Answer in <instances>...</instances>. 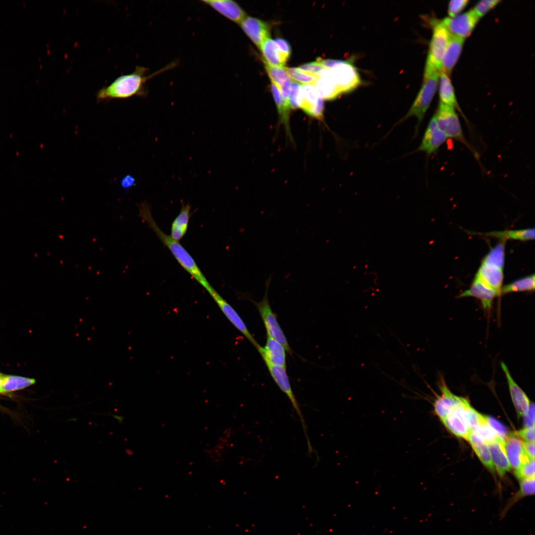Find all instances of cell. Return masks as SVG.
Returning a JSON list of instances; mask_svg holds the SVG:
<instances>
[{"mask_svg":"<svg viewBox=\"0 0 535 535\" xmlns=\"http://www.w3.org/2000/svg\"><path fill=\"white\" fill-rule=\"evenodd\" d=\"M492 462L500 477H503L511 467L503 445V440L500 437L487 443Z\"/></svg>","mask_w":535,"mask_h":535,"instance_id":"cb8c5ba5","label":"cell"},{"mask_svg":"<svg viewBox=\"0 0 535 535\" xmlns=\"http://www.w3.org/2000/svg\"><path fill=\"white\" fill-rule=\"evenodd\" d=\"M447 140V138L438 128L432 117L428 125L418 150L428 156L431 155L435 153Z\"/></svg>","mask_w":535,"mask_h":535,"instance_id":"5bb4252c","label":"cell"},{"mask_svg":"<svg viewBox=\"0 0 535 535\" xmlns=\"http://www.w3.org/2000/svg\"><path fill=\"white\" fill-rule=\"evenodd\" d=\"M479 19L471 9L453 17H445L441 22L450 34L465 39L471 34Z\"/></svg>","mask_w":535,"mask_h":535,"instance_id":"30bf717a","label":"cell"},{"mask_svg":"<svg viewBox=\"0 0 535 535\" xmlns=\"http://www.w3.org/2000/svg\"><path fill=\"white\" fill-rule=\"evenodd\" d=\"M500 2L499 0H483L479 1L472 10L479 18L494 8Z\"/></svg>","mask_w":535,"mask_h":535,"instance_id":"f35d334b","label":"cell"},{"mask_svg":"<svg viewBox=\"0 0 535 535\" xmlns=\"http://www.w3.org/2000/svg\"><path fill=\"white\" fill-rule=\"evenodd\" d=\"M264 57L265 62L272 66H284L287 60L282 55L274 40L268 38L262 44L260 48Z\"/></svg>","mask_w":535,"mask_h":535,"instance_id":"83f0119b","label":"cell"},{"mask_svg":"<svg viewBox=\"0 0 535 535\" xmlns=\"http://www.w3.org/2000/svg\"><path fill=\"white\" fill-rule=\"evenodd\" d=\"M471 431L486 443L499 437L487 423L484 416H483L481 422Z\"/></svg>","mask_w":535,"mask_h":535,"instance_id":"d590c367","label":"cell"},{"mask_svg":"<svg viewBox=\"0 0 535 535\" xmlns=\"http://www.w3.org/2000/svg\"><path fill=\"white\" fill-rule=\"evenodd\" d=\"M468 0H451L448 5L449 17H453L459 14L468 4Z\"/></svg>","mask_w":535,"mask_h":535,"instance_id":"b9f144b4","label":"cell"},{"mask_svg":"<svg viewBox=\"0 0 535 535\" xmlns=\"http://www.w3.org/2000/svg\"><path fill=\"white\" fill-rule=\"evenodd\" d=\"M274 41L277 44L282 55L288 60L291 53V49L289 43L286 40L282 38H276Z\"/></svg>","mask_w":535,"mask_h":535,"instance_id":"f6af8a7d","label":"cell"},{"mask_svg":"<svg viewBox=\"0 0 535 535\" xmlns=\"http://www.w3.org/2000/svg\"><path fill=\"white\" fill-rule=\"evenodd\" d=\"M525 452L531 459H535V442H523Z\"/></svg>","mask_w":535,"mask_h":535,"instance_id":"c3c4849f","label":"cell"},{"mask_svg":"<svg viewBox=\"0 0 535 535\" xmlns=\"http://www.w3.org/2000/svg\"><path fill=\"white\" fill-rule=\"evenodd\" d=\"M301 85L295 81L291 82V90L289 97V105L290 108L299 107V99Z\"/></svg>","mask_w":535,"mask_h":535,"instance_id":"ab89813d","label":"cell"},{"mask_svg":"<svg viewBox=\"0 0 535 535\" xmlns=\"http://www.w3.org/2000/svg\"><path fill=\"white\" fill-rule=\"evenodd\" d=\"M515 475L520 480L535 477V459H530L515 470Z\"/></svg>","mask_w":535,"mask_h":535,"instance_id":"74e56055","label":"cell"},{"mask_svg":"<svg viewBox=\"0 0 535 535\" xmlns=\"http://www.w3.org/2000/svg\"><path fill=\"white\" fill-rule=\"evenodd\" d=\"M501 366L507 379L511 399L518 416L519 417L524 416L529 407L531 403L530 400L524 391L515 381L504 363L501 362Z\"/></svg>","mask_w":535,"mask_h":535,"instance_id":"ac0fdd59","label":"cell"},{"mask_svg":"<svg viewBox=\"0 0 535 535\" xmlns=\"http://www.w3.org/2000/svg\"><path fill=\"white\" fill-rule=\"evenodd\" d=\"M464 40L450 34L449 42L442 59L440 72H443L448 76L450 75L460 55Z\"/></svg>","mask_w":535,"mask_h":535,"instance_id":"ffe728a7","label":"cell"},{"mask_svg":"<svg viewBox=\"0 0 535 535\" xmlns=\"http://www.w3.org/2000/svg\"><path fill=\"white\" fill-rule=\"evenodd\" d=\"M286 70L290 79L299 83L313 85L319 77L302 70L298 67H286Z\"/></svg>","mask_w":535,"mask_h":535,"instance_id":"8d00e7d4","label":"cell"},{"mask_svg":"<svg viewBox=\"0 0 535 535\" xmlns=\"http://www.w3.org/2000/svg\"><path fill=\"white\" fill-rule=\"evenodd\" d=\"M441 395L438 396L433 403L434 410L441 420L444 419L460 401L461 397L453 394L442 379L439 384Z\"/></svg>","mask_w":535,"mask_h":535,"instance_id":"d6986e66","label":"cell"},{"mask_svg":"<svg viewBox=\"0 0 535 535\" xmlns=\"http://www.w3.org/2000/svg\"><path fill=\"white\" fill-rule=\"evenodd\" d=\"M514 433L525 441L535 442V427L525 428Z\"/></svg>","mask_w":535,"mask_h":535,"instance_id":"ee69618b","label":"cell"},{"mask_svg":"<svg viewBox=\"0 0 535 535\" xmlns=\"http://www.w3.org/2000/svg\"><path fill=\"white\" fill-rule=\"evenodd\" d=\"M433 117L438 128L447 139L460 142L472 152L477 159H479L477 151L465 137L458 114L454 108L439 103Z\"/></svg>","mask_w":535,"mask_h":535,"instance_id":"277c9868","label":"cell"},{"mask_svg":"<svg viewBox=\"0 0 535 535\" xmlns=\"http://www.w3.org/2000/svg\"><path fill=\"white\" fill-rule=\"evenodd\" d=\"M319 77L313 85L322 100H333L342 94L332 79L330 69L325 68Z\"/></svg>","mask_w":535,"mask_h":535,"instance_id":"603a6c76","label":"cell"},{"mask_svg":"<svg viewBox=\"0 0 535 535\" xmlns=\"http://www.w3.org/2000/svg\"><path fill=\"white\" fill-rule=\"evenodd\" d=\"M525 428L535 427V405L530 403L526 413L524 415Z\"/></svg>","mask_w":535,"mask_h":535,"instance_id":"bcb514c9","label":"cell"},{"mask_svg":"<svg viewBox=\"0 0 535 535\" xmlns=\"http://www.w3.org/2000/svg\"><path fill=\"white\" fill-rule=\"evenodd\" d=\"M535 289L534 274L521 278L502 287L501 293L534 290Z\"/></svg>","mask_w":535,"mask_h":535,"instance_id":"1f68e13d","label":"cell"},{"mask_svg":"<svg viewBox=\"0 0 535 535\" xmlns=\"http://www.w3.org/2000/svg\"><path fill=\"white\" fill-rule=\"evenodd\" d=\"M209 294L230 322L258 349L260 345L250 333L246 325L235 310L214 289Z\"/></svg>","mask_w":535,"mask_h":535,"instance_id":"8fae6325","label":"cell"},{"mask_svg":"<svg viewBox=\"0 0 535 535\" xmlns=\"http://www.w3.org/2000/svg\"><path fill=\"white\" fill-rule=\"evenodd\" d=\"M120 183L124 190L127 191L136 185V181L132 175L127 174L122 178Z\"/></svg>","mask_w":535,"mask_h":535,"instance_id":"7dc6e473","label":"cell"},{"mask_svg":"<svg viewBox=\"0 0 535 535\" xmlns=\"http://www.w3.org/2000/svg\"><path fill=\"white\" fill-rule=\"evenodd\" d=\"M329 66L332 79L342 94L352 91L360 85V75L349 61L331 59Z\"/></svg>","mask_w":535,"mask_h":535,"instance_id":"8992f818","label":"cell"},{"mask_svg":"<svg viewBox=\"0 0 535 535\" xmlns=\"http://www.w3.org/2000/svg\"><path fill=\"white\" fill-rule=\"evenodd\" d=\"M35 379L19 376L4 375L1 389V393L9 392L21 389L34 384Z\"/></svg>","mask_w":535,"mask_h":535,"instance_id":"f546056e","label":"cell"},{"mask_svg":"<svg viewBox=\"0 0 535 535\" xmlns=\"http://www.w3.org/2000/svg\"><path fill=\"white\" fill-rule=\"evenodd\" d=\"M466 439L469 442L482 463L488 469L494 471L495 468L491 460L487 444L472 431Z\"/></svg>","mask_w":535,"mask_h":535,"instance_id":"f1b7e54d","label":"cell"},{"mask_svg":"<svg viewBox=\"0 0 535 535\" xmlns=\"http://www.w3.org/2000/svg\"><path fill=\"white\" fill-rule=\"evenodd\" d=\"M298 68L307 73L319 76L326 67L317 60L316 61L302 64Z\"/></svg>","mask_w":535,"mask_h":535,"instance_id":"7bdbcfd3","label":"cell"},{"mask_svg":"<svg viewBox=\"0 0 535 535\" xmlns=\"http://www.w3.org/2000/svg\"><path fill=\"white\" fill-rule=\"evenodd\" d=\"M484 417L489 426L496 432L497 435L504 440L509 433L507 428L495 419L485 416H484Z\"/></svg>","mask_w":535,"mask_h":535,"instance_id":"60d3db41","label":"cell"},{"mask_svg":"<svg viewBox=\"0 0 535 535\" xmlns=\"http://www.w3.org/2000/svg\"><path fill=\"white\" fill-rule=\"evenodd\" d=\"M177 62L173 61L162 68L149 74V69L143 66H136L130 74L120 75L110 84L103 87L96 93L98 101L113 99H125L138 96L144 97L147 95V82L151 78L175 67Z\"/></svg>","mask_w":535,"mask_h":535,"instance_id":"6da1fadb","label":"cell"},{"mask_svg":"<svg viewBox=\"0 0 535 535\" xmlns=\"http://www.w3.org/2000/svg\"><path fill=\"white\" fill-rule=\"evenodd\" d=\"M266 366L272 378L280 389L286 395L290 401L294 411L298 415L306 437L308 452L310 454L313 453L314 451L307 433V427L304 417L292 391L286 368L273 366L268 364H266Z\"/></svg>","mask_w":535,"mask_h":535,"instance_id":"ba28073f","label":"cell"},{"mask_svg":"<svg viewBox=\"0 0 535 535\" xmlns=\"http://www.w3.org/2000/svg\"><path fill=\"white\" fill-rule=\"evenodd\" d=\"M449 37L450 33L443 26L441 20H434L432 22V37L427 59L436 67L439 72L441 70L442 59Z\"/></svg>","mask_w":535,"mask_h":535,"instance_id":"9c48e42d","label":"cell"},{"mask_svg":"<svg viewBox=\"0 0 535 535\" xmlns=\"http://www.w3.org/2000/svg\"><path fill=\"white\" fill-rule=\"evenodd\" d=\"M267 72L271 79V83L279 88L286 81L291 79L284 66H272L265 63Z\"/></svg>","mask_w":535,"mask_h":535,"instance_id":"e575fe53","label":"cell"},{"mask_svg":"<svg viewBox=\"0 0 535 535\" xmlns=\"http://www.w3.org/2000/svg\"><path fill=\"white\" fill-rule=\"evenodd\" d=\"M4 375V374H3L0 373V393H1V387H2V381H3V378Z\"/></svg>","mask_w":535,"mask_h":535,"instance_id":"681fc988","label":"cell"},{"mask_svg":"<svg viewBox=\"0 0 535 535\" xmlns=\"http://www.w3.org/2000/svg\"><path fill=\"white\" fill-rule=\"evenodd\" d=\"M505 240L497 244L484 257L482 263L503 269L504 264Z\"/></svg>","mask_w":535,"mask_h":535,"instance_id":"d6a6232c","label":"cell"},{"mask_svg":"<svg viewBox=\"0 0 535 535\" xmlns=\"http://www.w3.org/2000/svg\"><path fill=\"white\" fill-rule=\"evenodd\" d=\"M438 83L440 103L454 108L468 121L458 104L449 76L443 72H440Z\"/></svg>","mask_w":535,"mask_h":535,"instance_id":"d4e9b609","label":"cell"},{"mask_svg":"<svg viewBox=\"0 0 535 535\" xmlns=\"http://www.w3.org/2000/svg\"><path fill=\"white\" fill-rule=\"evenodd\" d=\"M499 295L494 289L474 279L471 287L462 292L459 297H474L479 299L484 309H490L495 296Z\"/></svg>","mask_w":535,"mask_h":535,"instance_id":"7402d4cb","label":"cell"},{"mask_svg":"<svg viewBox=\"0 0 535 535\" xmlns=\"http://www.w3.org/2000/svg\"><path fill=\"white\" fill-rule=\"evenodd\" d=\"M475 279L478 280L501 294L503 280V269L491 265L482 263Z\"/></svg>","mask_w":535,"mask_h":535,"instance_id":"44dd1931","label":"cell"},{"mask_svg":"<svg viewBox=\"0 0 535 535\" xmlns=\"http://www.w3.org/2000/svg\"><path fill=\"white\" fill-rule=\"evenodd\" d=\"M271 280V277H269L266 281V292L262 300L259 302L251 301L257 307L261 315L267 330V336L278 341L284 347L286 351L291 354L292 350L278 322L276 316L271 308L268 301V293Z\"/></svg>","mask_w":535,"mask_h":535,"instance_id":"5b68a950","label":"cell"},{"mask_svg":"<svg viewBox=\"0 0 535 535\" xmlns=\"http://www.w3.org/2000/svg\"><path fill=\"white\" fill-rule=\"evenodd\" d=\"M471 408L468 401L461 397L458 404L441 421L455 435L466 439L471 431L469 420Z\"/></svg>","mask_w":535,"mask_h":535,"instance_id":"52a82bcc","label":"cell"},{"mask_svg":"<svg viewBox=\"0 0 535 535\" xmlns=\"http://www.w3.org/2000/svg\"><path fill=\"white\" fill-rule=\"evenodd\" d=\"M487 235L505 238H511L522 241L534 239L535 229L528 228L521 230L493 231L486 233Z\"/></svg>","mask_w":535,"mask_h":535,"instance_id":"4dcf8cb0","label":"cell"},{"mask_svg":"<svg viewBox=\"0 0 535 535\" xmlns=\"http://www.w3.org/2000/svg\"><path fill=\"white\" fill-rule=\"evenodd\" d=\"M535 477L520 481L519 489L512 496L501 511L500 518H503L511 508L524 498L535 494Z\"/></svg>","mask_w":535,"mask_h":535,"instance_id":"4316f807","label":"cell"},{"mask_svg":"<svg viewBox=\"0 0 535 535\" xmlns=\"http://www.w3.org/2000/svg\"><path fill=\"white\" fill-rule=\"evenodd\" d=\"M505 453L510 467L514 470L531 459L527 455L522 441L514 433H509L503 440Z\"/></svg>","mask_w":535,"mask_h":535,"instance_id":"4fadbf2b","label":"cell"},{"mask_svg":"<svg viewBox=\"0 0 535 535\" xmlns=\"http://www.w3.org/2000/svg\"><path fill=\"white\" fill-rule=\"evenodd\" d=\"M191 206L189 203H183L179 214L173 220L171 226L170 236L179 241L186 234L190 218Z\"/></svg>","mask_w":535,"mask_h":535,"instance_id":"484cf974","label":"cell"},{"mask_svg":"<svg viewBox=\"0 0 535 535\" xmlns=\"http://www.w3.org/2000/svg\"><path fill=\"white\" fill-rule=\"evenodd\" d=\"M299 107L310 115L318 119L322 118L324 109L323 100L319 97L313 85H301Z\"/></svg>","mask_w":535,"mask_h":535,"instance_id":"7c38bea8","label":"cell"},{"mask_svg":"<svg viewBox=\"0 0 535 535\" xmlns=\"http://www.w3.org/2000/svg\"><path fill=\"white\" fill-rule=\"evenodd\" d=\"M257 350L266 365L286 368L285 349L278 341L267 336L265 346H260Z\"/></svg>","mask_w":535,"mask_h":535,"instance_id":"e0dca14e","label":"cell"},{"mask_svg":"<svg viewBox=\"0 0 535 535\" xmlns=\"http://www.w3.org/2000/svg\"><path fill=\"white\" fill-rule=\"evenodd\" d=\"M271 90L278 109V111L281 115L282 121L285 123L287 129L288 130L289 114L290 108L284 101L278 88L272 83H271Z\"/></svg>","mask_w":535,"mask_h":535,"instance_id":"836d02e7","label":"cell"},{"mask_svg":"<svg viewBox=\"0 0 535 535\" xmlns=\"http://www.w3.org/2000/svg\"><path fill=\"white\" fill-rule=\"evenodd\" d=\"M240 25L252 42L260 48L263 43L270 38L269 26L258 18L247 16Z\"/></svg>","mask_w":535,"mask_h":535,"instance_id":"9a60e30c","label":"cell"},{"mask_svg":"<svg viewBox=\"0 0 535 535\" xmlns=\"http://www.w3.org/2000/svg\"><path fill=\"white\" fill-rule=\"evenodd\" d=\"M139 216L154 232L171 253L179 265L208 292L214 288L209 282L195 261L179 241L165 233L155 220L150 205L147 202L138 205Z\"/></svg>","mask_w":535,"mask_h":535,"instance_id":"7a4b0ae2","label":"cell"},{"mask_svg":"<svg viewBox=\"0 0 535 535\" xmlns=\"http://www.w3.org/2000/svg\"><path fill=\"white\" fill-rule=\"evenodd\" d=\"M439 72L436 67L427 59L424 70V80L421 89L412 106L402 119L415 116L418 119L417 129L422 121L435 95L438 84Z\"/></svg>","mask_w":535,"mask_h":535,"instance_id":"3957f363","label":"cell"},{"mask_svg":"<svg viewBox=\"0 0 535 535\" xmlns=\"http://www.w3.org/2000/svg\"><path fill=\"white\" fill-rule=\"evenodd\" d=\"M201 1L227 19L239 24L247 17L245 11L235 1L203 0Z\"/></svg>","mask_w":535,"mask_h":535,"instance_id":"2e32d148","label":"cell"}]
</instances>
